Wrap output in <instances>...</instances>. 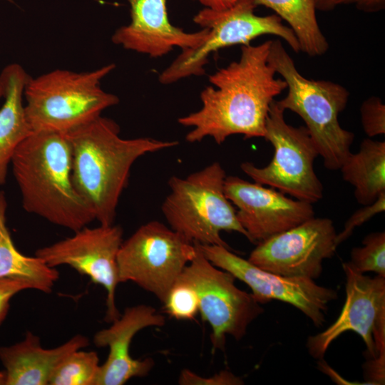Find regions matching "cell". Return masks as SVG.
Here are the masks:
<instances>
[{"label":"cell","instance_id":"1","mask_svg":"<svg viewBox=\"0 0 385 385\" xmlns=\"http://www.w3.org/2000/svg\"><path fill=\"white\" fill-rule=\"evenodd\" d=\"M271 42L241 46L238 61L209 76L213 86L200 93L201 108L178 120L181 125L192 128L186 141L192 143L210 137L220 145L233 135L245 139L265 137L270 105L287 88L268 62Z\"/></svg>","mask_w":385,"mask_h":385},{"label":"cell","instance_id":"2","mask_svg":"<svg viewBox=\"0 0 385 385\" xmlns=\"http://www.w3.org/2000/svg\"><path fill=\"white\" fill-rule=\"evenodd\" d=\"M71 149L72 181L95 220L113 225L133 163L143 155L173 148L177 140L120 135L112 119L100 115L67 133Z\"/></svg>","mask_w":385,"mask_h":385},{"label":"cell","instance_id":"3","mask_svg":"<svg viewBox=\"0 0 385 385\" xmlns=\"http://www.w3.org/2000/svg\"><path fill=\"white\" fill-rule=\"evenodd\" d=\"M11 164L26 212L73 232L95 220L73 185L66 133L32 132L19 145Z\"/></svg>","mask_w":385,"mask_h":385},{"label":"cell","instance_id":"4","mask_svg":"<svg viewBox=\"0 0 385 385\" xmlns=\"http://www.w3.org/2000/svg\"><path fill=\"white\" fill-rule=\"evenodd\" d=\"M268 62L287 83V96L277 101L278 104L304 120L324 167L339 170L351 152L354 139V134L339 122V115L348 103L349 91L331 81L305 78L279 39L272 40Z\"/></svg>","mask_w":385,"mask_h":385},{"label":"cell","instance_id":"5","mask_svg":"<svg viewBox=\"0 0 385 385\" xmlns=\"http://www.w3.org/2000/svg\"><path fill=\"white\" fill-rule=\"evenodd\" d=\"M115 66L110 63L80 73L56 69L30 77L24 97L26 118L32 132L66 133L118 104V96L101 86Z\"/></svg>","mask_w":385,"mask_h":385},{"label":"cell","instance_id":"6","mask_svg":"<svg viewBox=\"0 0 385 385\" xmlns=\"http://www.w3.org/2000/svg\"><path fill=\"white\" fill-rule=\"evenodd\" d=\"M226 173L218 162L185 178L168 180L170 192L161 210L170 227L193 244L230 249L222 231L248 235L239 222L236 210L225 192Z\"/></svg>","mask_w":385,"mask_h":385},{"label":"cell","instance_id":"7","mask_svg":"<svg viewBox=\"0 0 385 385\" xmlns=\"http://www.w3.org/2000/svg\"><path fill=\"white\" fill-rule=\"evenodd\" d=\"M256 7L253 0H236L226 9L204 8L199 11L193 21L208 29L206 37L197 47L182 50L160 74V83L170 84L191 76L203 75L204 67L212 53L234 45H248L262 35L278 36L295 53H299V44L292 30L275 14L264 16L255 15Z\"/></svg>","mask_w":385,"mask_h":385},{"label":"cell","instance_id":"8","mask_svg":"<svg viewBox=\"0 0 385 385\" xmlns=\"http://www.w3.org/2000/svg\"><path fill=\"white\" fill-rule=\"evenodd\" d=\"M284 111L277 101H272L264 137L274 149L269 164L260 168L244 162L240 168L255 183L314 204L323 197V185L314 168L319 153L306 127L288 124Z\"/></svg>","mask_w":385,"mask_h":385},{"label":"cell","instance_id":"9","mask_svg":"<svg viewBox=\"0 0 385 385\" xmlns=\"http://www.w3.org/2000/svg\"><path fill=\"white\" fill-rule=\"evenodd\" d=\"M197 253L195 244L163 223L150 221L123 241L117 256L120 283L132 282L163 304Z\"/></svg>","mask_w":385,"mask_h":385},{"label":"cell","instance_id":"10","mask_svg":"<svg viewBox=\"0 0 385 385\" xmlns=\"http://www.w3.org/2000/svg\"><path fill=\"white\" fill-rule=\"evenodd\" d=\"M179 279L192 287L197 294L201 318L212 329L214 351L225 349L227 335L242 339L250 324L264 312L252 293L239 289L235 277L212 265L197 247Z\"/></svg>","mask_w":385,"mask_h":385},{"label":"cell","instance_id":"11","mask_svg":"<svg viewBox=\"0 0 385 385\" xmlns=\"http://www.w3.org/2000/svg\"><path fill=\"white\" fill-rule=\"evenodd\" d=\"M346 276V299L337 319L325 330L309 336V354L322 359L334 340L346 332H354L363 339L368 359L385 365V277L365 275L347 262L342 264Z\"/></svg>","mask_w":385,"mask_h":385},{"label":"cell","instance_id":"12","mask_svg":"<svg viewBox=\"0 0 385 385\" xmlns=\"http://www.w3.org/2000/svg\"><path fill=\"white\" fill-rule=\"evenodd\" d=\"M195 245L212 265L247 284L260 304L271 300L288 303L317 327L323 326L329 304L338 297L337 290L319 285L312 279L285 277L264 270L222 246Z\"/></svg>","mask_w":385,"mask_h":385},{"label":"cell","instance_id":"13","mask_svg":"<svg viewBox=\"0 0 385 385\" xmlns=\"http://www.w3.org/2000/svg\"><path fill=\"white\" fill-rule=\"evenodd\" d=\"M123 241L120 226H86L71 237L37 250L35 255L51 267L68 265L103 286L106 292L105 321L112 322L120 316L115 298L120 283L117 256Z\"/></svg>","mask_w":385,"mask_h":385},{"label":"cell","instance_id":"14","mask_svg":"<svg viewBox=\"0 0 385 385\" xmlns=\"http://www.w3.org/2000/svg\"><path fill=\"white\" fill-rule=\"evenodd\" d=\"M337 232L332 220L313 217L257 244L248 260L285 277L318 278L322 262L334 255Z\"/></svg>","mask_w":385,"mask_h":385},{"label":"cell","instance_id":"15","mask_svg":"<svg viewBox=\"0 0 385 385\" xmlns=\"http://www.w3.org/2000/svg\"><path fill=\"white\" fill-rule=\"evenodd\" d=\"M225 192L237 207V220L252 243L258 244L314 217L312 204L237 176H226Z\"/></svg>","mask_w":385,"mask_h":385},{"label":"cell","instance_id":"16","mask_svg":"<svg viewBox=\"0 0 385 385\" xmlns=\"http://www.w3.org/2000/svg\"><path fill=\"white\" fill-rule=\"evenodd\" d=\"M165 324V316L154 307L139 304L127 307L111 326L97 332L93 343L98 347L108 346L109 353L100 366L95 385H123L132 378L146 376L154 366V360L132 358V339L144 328L163 327Z\"/></svg>","mask_w":385,"mask_h":385},{"label":"cell","instance_id":"17","mask_svg":"<svg viewBox=\"0 0 385 385\" xmlns=\"http://www.w3.org/2000/svg\"><path fill=\"white\" fill-rule=\"evenodd\" d=\"M131 21L118 29L111 37L113 43L125 49L158 58L175 47L182 50L199 46L208 29L190 33L170 24L167 0H128Z\"/></svg>","mask_w":385,"mask_h":385},{"label":"cell","instance_id":"18","mask_svg":"<svg viewBox=\"0 0 385 385\" xmlns=\"http://www.w3.org/2000/svg\"><path fill=\"white\" fill-rule=\"evenodd\" d=\"M89 345L88 339L77 334L63 344L44 349L31 332L20 342L0 346V360L5 368L6 385H46L58 365L71 352Z\"/></svg>","mask_w":385,"mask_h":385},{"label":"cell","instance_id":"19","mask_svg":"<svg viewBox=\"0 0 385 385\" xmlns=\"http://www.w3.org/2000/svg\"><path fill=\"white\" fill-rule=\"evenodd\" d=\"M21 66H6L0 74L4 102L0 108V185L5 183L9 165L19 145L32 130L26 118L24 93L30 78Z\"/></svg>","mask_w":385,"mask_h":385},{"label":"cell","instance_id":"20","mask_svg":"<svg viewBox=\"0 0 385 385\" xmlns=\"http://www.w3.org/2000/svg\"><path fill=\"white\" fill-rule=\"evenodd\" d=\"M339 170L343 180L354 187L358 203H373L385 192V142L364 139L359 150L350 152Z\"/></svg>","mask_w":385,"mask_h":385},{"label":"cell","instance_id":"21","mask_svg":"<svg viewBox=\"0 0 385 385\" xmlns=\"http://www.w3.org/2000/svg\"><path fill=\"white\" fill-rule=\"evenodd\" d=\"M6 208L5 194L0 191V278L21 279L31 289L50 293L59 278L58 271L38 257L26 256L18 250L6 225Z\"/></svg>","mask_w":385,"mask_h":385},{"label":"cell","instance_id":"22","mask_svg":"<svg viewBox=\"0 0 385 385\" xmlns=\"http://www.w3.org/2000/svg\"><path fill=\"white\" fill-rule=\"evenodd\" d=\"M274 11L288 24L299 44L300 51L311 57L321 56L329 49L316 16L315 0H253Z\"/></svg>","mask_w":385,"mask_h":385},{"label":"cell","instance_id":"23","mask_svg":"<svg viewBox=\"0 0 385 385\" xmlns=\"http://www.w3.org/2000/svg\"><path fill=\"white\" fill-rule=\"evenodd\" d=\"M100 366L97 352L76 350L58 365L48 384L95 385Z\"/></svg>","mask_w":385,"mask_h":385},{"label":"cell","instance_id":"24","mask_svg":"<svg viewBox=\"0 0 385 385\" xmlns=\"http://www.w3.org/2000/svg\"><path fill=\"white\" fill-rule=\"evenodd\" d=\"M347 263L356 272H374L385 277V232L368 234L362 240V246L354 247Z\"/></svg>","mask_w":385,"mask_h":385},{"label":"cell","instance_id":"25","mask_svg":"<svg viewBox=\"0 0 385 385\" xmlns=\"http://www.w3.org/2000/svg\"><path fill=\"white\" fill-rule=\"evenodd\" d=\"M166 312L178 320L193 319L199 312V299L192 287L178 279L163 303Z\"/></svg>","mask_w":385,"mask_h":385},{"label":"cell","instance_id":"26","mask_svg":"<svg viewBox=\"0 0 385 385\" xmlns=\"http://www.w3.org/2000/svg\"><path fill=\"white\" fill-rule=\"evenodd\" d=\"M362 128L368 138L385 134V105L378 96H371L360 107Z\"/></svg>","mask_w":385,"mask_h":385},{"label":"cell","instance_id":"27","mask_svg":"<svg viewBox=\"0 0 385 385\" xmlns=\"http://www.w3.org/2000/svg\"><path fill=\"white\" fill-rule=\"evenodd\" d=\"M385 211V192L381 194L373 203L363 205L356 210L347 220L343 230L337 235V244L339 245L348 239L354 230L369 220L374 216Z\"/></svg>","mask_w":385,"mask_h":385},{"label":"cell","instance_id":"28","mask_svg":"<svg viewBox=\"0 0 385 385\" xmlns=\"http://www.w3.org/2000/svg\"><path fill=\"white\" fill-rule=\"evenodd\" d=\"M180 385H240L243 380L227 370L220 371L219 373L209 377H203L188 369H183L178 378Z\"/></svg>","mask_w":385,"mask_h":385},{"label":"cell","instance_id":"29","mask_svg":"<svg viewBox=\"0 0 385 385\" xmlns=\"http://www.w3.org/2000/svg\"><path fill=\"white\" fill-rule=\"evenodd\" d=\"M316 9L330 11L342 5H354L365 13L373 14L385 9V0H315Z\"/></svg>","mask_w":385,"mask_h":385},{"label":"cell","instance_id":"30","mask_svg":"<svg viewBox=\"0 0 385 385\" xmlns=\"http://www.w3.org/2000/svg\"><path fill=\"white\" fill-rule=\"evenodd\" d=\"M31 289V285L21 279L0 278V324L9 309L11 299L19 292Z\"/></svg>","mask_w":385,"mask_h":385},{"label":"cell","instance_id":"31","mask_svg":"<svg viewBox=\"0 0 385 385\" xmlns=\"http://www.w3.org/2000/svg\"><path fill=\"white\" fill-rule=\"evenodd\" d=\"M201 4L214 10H223L232 6L236 0H195Z\"/></svg>","mask_w":385,"mask_h":385},{"label":"cell","instance_id":"32","mask_svg":"<svg viewBox=\"0 0 385 385\" xmlns=\"http://www.w3.org/2000/svg\"><path fill=\"white\" fill-rule=\"evenodd\" d=\"M6 371H0V385H6Z\"/></svg>","mask_w":385,"mask_h":385},{"label":"cell","instance_id":"33","mask_svg":"<svg viewBox=\"0 0 385 385\" xmlns=\"http://www.w3.org/2000/svg\"><path fill=\"white\" fill-rule=\"evenodd\" d=\"M4 88H3V85H2V83H1V81L0 79V100L4 98Z\"/></svg>","mask_w":385,"mask_h":385}]
</instances>
